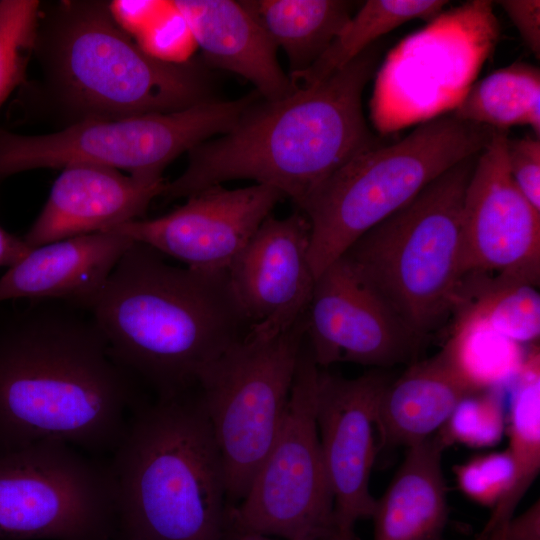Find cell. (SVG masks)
Listing matches in <instances>:
<instances>
[{"instance_id":"cell-28","label":"cell","mask_w":540,"mask_h":540,"mask_svg":"<svg viewBox=\"0 0 540 540\" xmlns=\"http://www.w3.org/2000/svg\"><path fill=\"white\" fill-rule=\"evenodd\" d=\"M506 157L515 185L540 211V138L534 135L507 138Z\"/></svg>"},{"instance_id":"cell-1","label":"cell","mask_w":540,"mask_h":540,"mask_svg":"<svg viewBox=\"0 0 540 540\" xmlns=\"http://www.w3.org/2000/svg\"><path fill=\"white\" fill-rule=\"evenodd\" d=\"M0 325V454L40 441L112 453L142 401L90 313L44 300Z\"/></svg>"},{"instance_id":"cell-34","label":"cell","mask_w":540,"mask_h":540,"mask_svg":"<svg viewBox=\"0 0 540 540\" xmlns=\"http://www.w3.org/2000/svg\"><path fill=\"white\" fill-rule=\"evenodd\" d=\"M281 540H284V539H281Z\"/></svg>"},{"instance_id":"cell-9","label":"cell","mask_w":540,"mask_h":540,"mask_svg":"<svg viewBox=\"0 0 540 540\" xmlns=\"http://www.w3.org/2000/svg\"><path fill=\"white\" fill-rule=\"evenodd\" d=\"M261 96L210 100L190 108L115 120H89L22 135L0 128V180L39 168L92 164L158 177L184 152L227 133Z\"/></svg>"},{"instance_id":"cell-23","label":"cell","mask_w":540,"mask_h":540,"mask_svg":"<svg viewBox=\"0 0 540 540\" xmlns=\"http://www.w3.org/2000/svg\"><path fill=\"white\" fill-rule=\"evenodd\" d=\"M452 114L463 121L506 131L526 125L540 138V70L515 62L470 87Z\"/></svg>"},{"instance_id":"cell-24","label":"cell","mask_w":540,"mask_h":540,"mask_svg":"<svg viewBox=\"0 0 540 540\" xmlns=\"http://www.w3.org/2000/svg\"><path fill=\"white\" fill-rule=\"evenodd\" d=\"M447 1L368 0L351 15L324 54L304 73L292 80L294 86L324 81L346 66L379 38L414 19H433Z\"/></svg>"},{"instance_id":"cell-12","label":"cell","mask_w":540,"mask_h":540,"mask_svg":"<svg viewBox=\"0 0 540 540\" xmlns=\"http://www.w3.org/2000/svg\"><path fill=\"white\" fill-rule=\"evenodd\" d=\"M507 132L496 130L479 154L462 210L460 300L496 287L540 279V211L515 185L506 157Z\"/></svg>"},{"instance_id":"cell-5","label":"cell","mask_w":540,"mask_h":540,"mask_svg":"<svg viewBox=\"0 0 540 540\" xmlns=\"http://www.w3.org/2000/svg\"><path fill=\"white\" fill-rule=\"evenodd\" d=\"M109 463L117 540L224 539V465L194 390L140 403Z\"/></svg>"},{"instance_id":"cell-17","label":"cell","mask_w":540,"mask_h":540,"mask_svg":"<svg viewBox=\"0 0 540 540\" xmlns=\"http://www.w3.org/2000/svg\"><path fill=\"white\" fill-rule=\"evenodd\" d=\"M166 183L162 176L125 175L105 166H66L23 239L30 247H37L110 231L144 215L151 201L162 195Z\"/></svg>"},{"instance_id":"cell-27","label":"cell","mask_w":540,"mask_h":540,"mask_svg":"<svg viewBox=\"0 0 540 540\" xmlns=\"http://www.w3.org/2000/svg\"><path fill=\"white\" fill-rule=\"evenodd\" d=\"M504 426L501 396L488 388L463 399L437 433L447 446L457 442L485 448L500 442Z\"/></svg>"},{"instance_id":"cell-6","label":"cell","mask_w":540,"mask_h":540,"mask_svg":"<svg viewBox=\"0 0 540 540\" xmlns=\"http://www.w3.org/2000/svg\"><path fill=\"white\" fill-rule=\"evenodd\" d=\"M478 156L435 178L341 256L423 340L460 307L462 210Z\"/></svg>"},{"instance_id":"cell-15","label":"cell","mask_w":540,"mask_h":540,"mask_svg":"<svg viewBox=\"0 0 540 540\" xmlns=\"http://www.w3.org/2000/svg\"><path fill=\"white\" fill-rule=\"evenodd\" d=\"M390 381L371 370L347 379L319 371L316 422L334 500V525L353 531L371 518L376 499L369 489L377 447L374 432L382 393Z\"/></svg>"},{"instance_id":"cell-2","label":"cell","mask_w":540,"mask_h":540,"mask_svg":"<svg viewBox=\"0 0 540 540\" xmlns=\"http://www.w3.org/2000/svg\"><path fill=\"white\" fill-rule=\"evenodd\" d=\"M375 44L322 82L296 86L277 100H257L227 133L192 148L162 197L188 198L222 183L250 179L279 190L300 208L339 167L382 142L362 109L381 46Z\"/></svg>"},{"instance_id":"cell-14","label":"cell","mask_w":540,"mask_h":540,"mask_svg":"<svg viewBox=\"0 0 540 540\" xmlns=\"http://www.w3.org/2000/svg\"><path fill=\"white\" fill-rule=\"evenodd\" d=\"M277 189L253 184L227 189L212 186L186 198L175 210L152 219H137L110 231L175 258L185 266L227 270L276 204Z\"/></svg>"},{"instance_id":"cell-20","label":"cell","mask_w":540,"mask_h":540,"mask_svg":"<svg viewBox=\"0 0 540 540\" xmlns=\"http://www.w3.org/2000/svg\"><path fill=\"white\" fill-rule=\"evenodd\" d=\"M206 61L250 81L264 100H277L296 86L281 68L277 47L241 1L171 2Z\"/></svg>"},{"instance_id":"cell-25","label":"cell","mask_w":540,"mask_h":540,"mask_svg":"<svg viewBox=\"0 0 540 540\" xmlns=\"http://www.w3.org/2000/svg\"><path fill=\"white\" fill-rule=\"evenodd\" d=\"M461 321H475L516 343L540 334V296L534 286L509 285L489 289L468 303Z\"/></svg>"},{"instance_id":"cell-13","label":"cell","mask_w":540,"mask_h":540,"mask_svg":"<svg viewBox=\"0 0 540 540\" xmlns=\"http://www.w3.org/2000/svg\"><path fill=\"white\" fill-rule=\"evenodd\" d=\"M305 319L306 342L319 368L411 364L424 341L341 257L316 278Z\"/></svg>"},{"instance_id":"cell-19","label":"cell","mask_w":540,"mask_h":540,"mask_svg":"<svg viewBox=\"0 0 540 540\" xmlns=\"http://www.w3.org/2000/svg\"><path fill=\"white\" fill-rule=\"evenodd\" d=\"M483 390L449 340L441 351L409 364L386 385L377 413L379 448H408L433 436L463 399Z\"/></svg>"},{"instance_id":"cell-10","label":"cell","mask_w":540,"mask_h":540,"mask_svg":"<svg viewBox=\"0 0 540 540\" xmlns=\"http://www.w3.org/2000/svg\"><path fill=\"white\" fill-rule=\"evenodd\" d=\"M117 533L109 460L52 440L0 454V540H117Z\"/></svg>"},{"instance_id":"cell-3","label":"cell","mask_w":540,"mask_h":540,"mask_svg":"<svg viewBox=\"0 0 540 540\" xmlns=\"http://www.w3.org/2000/svg\"><path fill=\"white\" fill-rule=\"evenodd\" d=\"M163 256L133 241L87 311L120 364L170 397L196 389L250 324L227 270L173 266Z\"/></svg>"},{"instance_id":"cell-32","label":"cell","mask_w":540,"mask_h":540,"mask_svg":"<svg viewBox=\"0 0 540 540\" xmlns=\"http://www.w3.org/2000/svg\"><path fill=\"white\" fill-rule=\"evenodd\" d=\"M321 540H355L353 531H345L333 527V529Z\"/></svg>"},{"instance_id":"cell-21","label":"cell","mask_w":540,"mask_h":540,"mask_svg":"<svg viewBox=\"0 0 540 540\" xmlns=\"http://www.w3.org/2000/svg\"><path fill=\"white\" fill-rule=\"evenodd\" d=\"M446 447L436 433L407 448L401 466L375 501L373 540H443L449 513L442 469Z\"/></svg>"},{"instance_id":"cell-33","label":"cell","mask_w":540,"mask_h":540,"mask_svg":"<svg viewBox=\"0 0 540 540\" xmlns=\"http://www.w3.org/2000/svg\"><path fill=\"white\" fill-rule=\"evenodd\" d=\"M237 540H281L257 533H237Z\"/></svg>"},{"instance_id":"cell-26","label":"cell","mask_w":540,"mask_h":540,"mask_svg":"<svg viewBox=\"0 0 540 540\" xmlns=\"http://www.w3.org/2000/svg\"><path fill=\"white\" fill-rule=\"evenodd\" d=\"M40 1H0V107L25 83L40 12Z\"/></svg>"},{"instance_id":"cell-18","label":"cell","mask_w":540,"mask_h":540,"mask_svg":"<svg viewBox=\"0 0 540 540\" xmlns=\"http://www.w3.org/2000/svg\"><path fill=\"white\" fill-rule=\"evenodd\" d=\"M132 243L107 231L33 247L0 278V302L52 300L87 311Z\"/></svg>"},{"instance_id":"cell-30","label":"cell","mask_w":540,"mask_h":540,"mask_svg":"<svg viewBox=\"0 0 540 540\" xmlns=\"http://www.w3.org/2000/svg\"><path fill=\"white\" fill-rule=\"evenodd\" d=\"M498 540H540V502L514 516Z\"/></svg>"},{"instance_id":"cell-22","label":"cell","mask_w":540,"mask_h":540,"mask_svg":"<svg viewBox=\"0 0 540 540\" xmlns=\"http://www.w3.org/2000/svg\"><path fill=\"white\" fill-rule=\"evenodd\" d=\"M276 45L284 50L290 79L307 71L352 15L345 0L241 1Z\"/></svg>"},{"instance_id":"cell-11","label":"cell","mask_w":540,"mask_h":540,"mask_svg":"<svg viewBox=\"0 0 540 540\" xmlns=\"http://www.w3.org/2000/svg\"><path fill=\"white\" fill-rule=\"evenodd\" d=\"M320 368L305 340L283 425L245 496L229 506L237 533L321 540L334 527V500L316 422Z\"/></svg>"},{"instance_id":"cell-8","label":"cell","mask_w":540,"mask_h":540,"mask_svg":"<svg viewBox=\"0 0 540 540\" xmlns=\"http://www.w3.org/2000/svg\"><path fill=\"white\" fill-rule=\"evenodd\" d=\"M305 332V315L273 336L248 331L199 377L231 506L245 496L283 425Z\"/></svg>"},{"instance_id":"cell-31","label":"cell","mask_w":540,"mask_h":540,"mask_svg":"<svg viewBox=\"0 0 540 540\" xmlns=\"http://www.w3.org/2000/svg\"><path fill=\"white\" fill-rule=\"evenodd\" d=\"M23 238L7 232L0 225V268L11 267L32 249Z\"/></svg>"},{"instance_id":"cell-16","label":"cell","mask_w":540,"mask_h":540,"mask_svg":"<svg viewBox=\"0 0 540 540\" xmlns=\"http://www.w3.org/2000/svg\"><path fill=\"white\" fill-rule=\"evenodd\" d=\"M310 225L301 212L268 216L227 269L249 332L273 336L305 315L316 281Z\"/></svg>"},{"instance_id":"cell-7","label":"cell","mask_w":540,"mask_h":540,"mask_svg":"<svg viewBox=\"0 0 540 540\" xmlns=\"http://www.w3.org/2000/svg\"><path fill=\"white\" fill-rule=\"evenodd\" d=\"M495 132L451 113L421 123L393 144L381 143L345 162L299 208L310 225L309 259L315 278L431 181L480 154Z\"/></svg>"},{"instance_id":"cell-29","label":"cell","mask_w":540,"mask_h":540,"mask_svg":"<svg viewBox=\"0 0 540 540\" xmlns=\"http://www.w3.org/2000/svg\"><path fill=\"white\" fill-rule=\"evenodd\" d=\"M518 30L534 56L540 55V1L502 0L497 2Z\"/></svg>"},{"instance_id":"cell-4","label":"cell","mask_w":540,"mask_h":540,"mask_svg":"<svg viewBox=\"0 0 540 540\" xmlns=\"http://www.w3.org/2000/svg\"><path fill=\"white\" fill-rule=\"evenodd\" d=\"M32 58L40 70L30 91L33 102L62 128L213 100L200 64L146 52L117 23L108 1L41 3Z\"/></svg>"}]
</instances>
